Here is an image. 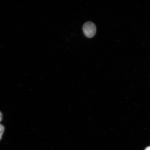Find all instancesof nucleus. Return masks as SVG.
Instances as JSON below:
<instances>
[{"label":"nucleus","mask_w":150,"mask_h":150,"mask_svg":"<svg viewBox=\"0 0 150 150\" xmlns=\"http://www.w3.org/2000/svg\"><path fill=\"white\" fill-rule=\"evenodd\" d=\"M83 30L84 35L91 38L94 36L96 33V28L93 22H88L84 24Z\"/></svg>","instance_id":"1"},{"label":"nucleus","mask_w":150,"mask_h":150,"mask_svg":"<svg viewBox=\"0 0 150 150\" xmlns=\"http://www.w3.org/2000/svg\"><path fill=\"white\" fill-rule=\"evenodd\" d=\"M5 127L2 125L0 124V140L2 137V136L4 132Z\"/></svg>","instance_id":"2"},{"label":"nucleus","mask_w":150,"mask_h":150,"mask_svg":"<svg viewBox=\"0 0 150 150\" xmlns=\"http://www.w3.org/2000/svg\"><path fill=\"white\" fill-rule=\"evenodd\" d=\"M3 119V115L1 112H0V122H1Z\"/></svg>","instance_id":"3"},{"label":"nucleus","mask_w":150,"mask_h":150,"mask_svg":"<svg viewBox=\"0 0 150 150\" xmlns=\"http://www.w3.org/2000/svg\"><path fill=\"white\" fill-rule=\"evenodd\" d=\"M145 150H150V146L146 148Z\"/></svg>","instance_id":"4"}]
</instances>
